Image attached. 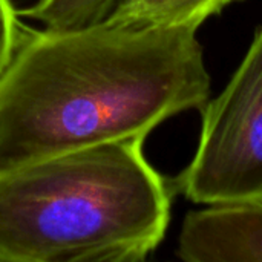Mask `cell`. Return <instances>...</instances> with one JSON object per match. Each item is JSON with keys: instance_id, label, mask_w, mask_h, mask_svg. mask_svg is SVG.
<instances>
[{"instance_id": "1", "label": "cell", "mask_w": 262, "mask_h": 262, "mask_svg": "<svg viewBox=\"0 0 262 262\" xmlns=\"http://www.w3.org/2000/svg\"><path fill=\"white\" fill-rule=\"evenodd\" d=\"M209 100L195 29L107 20L75 31L23 29L0 74V175L104 143L144 140Z\"/></svg>"}, {"instance_id": "2", "label": "cell", "mask_w": 262, "mask_h": 262, "mask_svg": "<svg viewBox=\"0 0 262 262\" xmlns=\"http://www.w3.org/2000/svg\"><path fill=\"white\" fill-rule=\"evenodd\" d=\"M141 138L0 175V262H138L164 239L173 187Z\"/></svg>"}, {"instance_id": "3", "label": "cell", "mask_w": 262, "mask_h": 262, "mask_svg": "<svg viewBox=\"0 0 262 262\" xmlns=\"http://www.w3.org/2000/svg\"><path fill=\"white\" fill-rule=\"evenodd\" d=\"M201 114L195 155L172 181L173 192L204 206L262 196V25Z\"/></svg>"}, {"instance_id": "4", "label": "cell", "mask_w": 262, "mask_h": 262, "mask_svg": "<svg viewBox=\"0 0 262 262\" xmlns=\"http://www.w3.org/2000/svg\"><path fill=\"white\" fill-rule=\"evenodd\" d=\"M177 256L184 262H262V196L189 212Z\"/></svg>"}, {"instance_id": "5", "label": "cell", "mask_w": 262, "mask_h": 262, "mask_svg": "<svg viewBox=\"0 0 262 262\" xmlns=\"http://www.w3.org/2000/svg\"><path fill=\"white\" fill-rule=\"evenodd\" d=\"M243 0H118L106 18L127 26H163L198 29L209 17Z\"/></svg>"}, {"instance_id": "6", "label": "cell", "mask_w": 262, "mask_h": 262, "mask_svg": "<svg viewBox=\"0 0 262 262\" xmlns=\"http://www.w3.org/2000/svg\"><path fill=\"white\" fill-rule=\"evenodd\" d=\"M118 0H38L18 15L35 20L43 29L75 31L103 23Z\"/></svg>"}, {"instance_id": "7", "label": "cell", "mask_w": 262, "mask_h": 262, "mask_svg": "<svg viewBox=\"0 0 262 262\" xmlns=\"http://www.w3.org/2000/svg\"><path fill=\"white\" fill-rule=\"evenodd\" d=\"M21 34L23 28L18 23V12L12 0H0V74L12 58Z\"/></svg>"}]
</instances>
